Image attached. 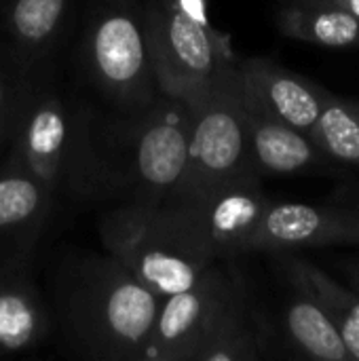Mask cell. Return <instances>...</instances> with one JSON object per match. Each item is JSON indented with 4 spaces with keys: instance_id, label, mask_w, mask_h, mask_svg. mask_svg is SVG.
Listing matches in <instances>:
<instances>
[{
    "instance_id": "15",
    "label": "cell",
    "mask_w": 359,
    "mask_h": 361,
    "mask_svg": "<svg viewBox=\"0 0 359 361\" xmlns=\"http://www.w3.org/2000/svg\"><path fill=\"white\" fill-rule=\"evenodd\" d=\"M28 260L0 262V357L36 349L51 330V317Z\"/></svg>"
},
{
    "instance_id": "21",
    "label": "cell",
    "mask_w": 359,
    "mask_h": 361,
    "mask_svg": "<svg viewBox=\"0 0 359 361\" xmlns=\"http://www.w3.org/2000/svg\"><path fill=\"white\" fill-rule=\"evenodd\" d=\"M44 70L23 61L0 38V157L6 154L25 102Z\"/></svg>"
},
{
    "instance_id": "7",
    "label": "cell",
    "mask_w": 359,
    "mask_h": 361,
    "mask_svg": "<svg viewBox=\"0 0 359 361\" xmlns=\"http://www.w3.org/2000/svg\"><path fill=\"white\" fill-rule=\"evenodd\" d=\"M76 133L78 104L66 102L42 74L25 102L4 157L28 169L55 199L57 195H72Z\"/></svg>"
},
{
    "instance_id": "9",
    "label": "cell",
    "mask_w": 359,
    "mask_h": 361,
    "mask_svg": "<svg viewBox=\"0 0 359 361\" xmlns=\"http://www.w3.org/2000/svg\"><path fill=\"white\" fill-rule=\"evenodd\" d=\"M169 203L180 209L203 252L216 262L245 254L271 199L260 178H245L218 186L201 197Z\"/></svg>"
},
{
    "instance_id": "20",
    "label": "cell",
    "mask_w": 359,
    "mask_h": 361,
    "mask_svg": "<svg viewBox=\"0 0 359 361\" xmlns=\"http://www.w3.org/2000/svg\"><path fill=\"white\" fill-rule=\"evenodd\" d=\"M311 140L339 167L359 169V102L328 93Z\"/></svg>"
},
{
    "instance_id": "1",
    "label": "cell",
    "mask_w": 359,
    "mask_h": 361,
    "mask_svg": "<svg viewBox=\"0 0 359 361\" xmlns=\"http://www.w3.org/2000/svg\"><path fill=\"white\" fill-rule=\"evenodd\" d=\"M188 127L190 106L169 95L133 110L78 104L72 197L167 201L186 171Z\"/></svg>"
},
{
    "instance_id": "16",
    "label": "cell",
    "mask_w": 359,
    "mask_h": 361,
    "mask_svg": "<svg viewBox=\"0 0 359 361\" xmlns=\"http://www.w3.org/2000/svg\"><path fill=\"white\" fill-rule=\"evenodd\" d=\"M267 355V330L243 283L193 361H256Z\"/></svg>"
},
{
    "instance_id": "2",
    "label": "cell",
    "mask_w": 359,
    "mask_h": 361,
    "mask_svg": "<svg viewBox=\"0 0 359 361\" xmlns=\"http://www.w3.org/2000/svg\"><path fill=\"white\" fill-rule=\"evenodd\" d=\"M161 298L116 258L89 254L59 277L57 315L66 345L93 361H140Z\"/></svg>"
},
{
    "instance_id": "6",
    "label": "cell",
    "mask_w": 359,
    "mask_h": 361,
    "mask_svg": "<svg viewBox=\"0 0 359 361\" xmlns=\"http://www.w3.org/2000/svg\"><path fill=\"white\" fill-rule=\"evenodd\" d=\"M188 106L186 171L178 190L167 201H188L218 186L258 178L250 159L237 68L212 91L188 102Z\"/></svg>"
},
{
    "instance_id": "11",
    "label": "cell",
    "mask_w": 359,
    "mask_h": 361,
    "mask_svg": "<svg viewBox=\"0 0 359 361\" xmlns=\"http://www.w3.org/2000/svg\"><path fill=\"white\" fill-rule=\"evenodd\" d=\"M239 80V70H237ZM239 97L245 116L250 159L256 176L262 178H288V176H307L334 171V165L322 148L311 140L309 133H303L284 121L269 114L260 108L241 87Z\"/></svg>"
},
{
    "instance_id": "13",
    "label": "cell",
    "mask_w": 359,
    "mask_h": 361,
    "mask_svg": "<svg viewBox=\"0 0 359 361\" xmlns=\"http://www.w3.org/2000/svg\"><path fill=\"white\" fill-rule=\"evenodd\" d=\"M55 197L19 163L0 159V262L30 258Z\"/></svg>"
},
{
    "instance_id": "3",
    "label": "cell",
    "mask_w": 359,
    "mask_h": 361,
    "mask_svg": "<svg viewBox=\"0 0 359 361\" xmlns=\"http://www.w3.org/2000/svg\"><path fill=\"white\" fill-rule=\"evenodd\" d=\"M99 235L108 254L161 300L190 288L214 262L169 201L116 203Z\"/></svg>"
},
{
    "instance_id": "12",
    "label": "cell",
    "mask_w": 359,
    "mask_h": 361,
    "mask_svg": "<svg viewBox=\"0 0 359 361\" xmlns=\"http://www.w3.org/2000/svg\"><path fill=\"white\" fill-rule=\"evenodd\" d=\"M237 70L243 91L260 108L286 125L311 133L328 89L269 57H239Z\"/></svg>"
},
{
    "instance_id": "19",
    "label": "cell",
    "mask_w": 359,
    "mask_h": 361,
    "mask_svg": "<svg viewBox=\"0 0 359 361\" xmlns=\"http://www.w3.org/2000/svg\"><path fill=\"white\" fill-rule=\"evenodd\" d=\"M292 294L284 307V334L290 347L309 360L349 361L353 360L339 328L322 305L305 290L288 283Z\"/></svg>"
},
{
    "instance_id": "18",
    "label": "cell",
    "mask_w": 359,
    "mask_h": 361,
    "mask_svg": "<svg viewBox=\"0 0 359 361\" xmlns=\"http://www.w3.org/2000/svg\"><path fill=\"white\" fill-rule=\"evenodd\" d=\"M284 36L326 49L359 47V19L326 0H286L277 11Z\"/></svg>"
},
{
    "instance_id": "22",
    "label": "cell",
    "mask_w": 359,
    "mask_h": 361,
    "mask_svg": "<svg viewBox=\"0 0 359 361\" xmlns=\"http://www.w3.org/2000/svg\"><path fill=\"white\" fill-rule=\"evenodd\" d=\"M326 2H332V4H336V6L349 11L351 15H355L359 19V0H326Z\"/></svg>"
},
{
    "instance_id": "5",
    "label": "cell",
    "mask_w": 359,
    "mask_h": 361,
    "mask_svg": "<svg viewBox=\"0 0 359 361\" xmlns=\"http://www.w3.org/2000/svg\"><path fill=\"white\" fill-rule=\"evenodd\" d=\"M144 27L161 95L188 104L237 68L239 55L212 23L207 0H144Z\"/></svg>"
},
{
    "instance_id": "14",
    "label": "cell",
    "mask_w": 359,
    "mask_h": 361,
    "mask_svg": "<svg viewBox=\"0 0 359 361\" xmlns=\"http://www.w3.org/2000/svg\"><path fill=\"white\" fill-rule=\"evenodd\" d=\"M74 23L76 0H0V38L34 68H49Z\"/></svg>"
},
{
    "instance_id": "24",
    "label": "cell",
    "mask_w": 359,
    "mask_h": 361,
    "mask_svg": "<svg viewBox=\"0 0 359 361\" xmlns=\"http://www.w3.org/2000/svg\"><path fill=\"white\" fill-rule=\"evenodd\" d=\"M358 201H359V190H358ZM353 205H355V203H353ZM355 207H359V203H358V205H355Z\"/></svg>"
},
{
    "instance_id": "8",
    "label": "cell",
    "mask_w": 359,
    "mask_h": 361,
    "mask_svg": "<svg viewBox=\"0 0 359 361\" xmlns=\"http://www.w3.org/2000/svg\"><path fill=\"white\" fill-rule=\"evenodd\" d=\"M229 262H212L190 288L161 300L140 361H193L195 351L245 283Z\"/></svg>"
},
{
    "instance_id": "4",
    "label": "cell",
    "mask_w": 359,
    "mask_h": 361,
    "mask_svg": "<svg viewBox=\"0 0 359 361\" xmlns=\"http://www.w3.org/2000/svg\"><path fill=\"white\" fill-rule=\"evenodd\" d=\"M76 59L104 106L133 110L161 93L152 74L144 0H76Z\"/></svg>"
},
{
    "instance_id": "10",
    "label": "cell",
    "mask_w": 359,
    "mask_h": 361,
    "mask_svg": "<svg viewBox=\"0 0 359 361\" xmlns=\"http://www.w3.org/2000/svg\"><path fill=\"white\" fill-rule=\"evenodd\" d=\"M317 247H359V207L271 199L245 254H284Z\"/></svg>"
},
{
    "instance_id": "17",
    "label": "cell",
    "mask_w": 359,
    "mask_h": 361,
    "mask_svg": "<svg viewBox=\"0 0 359 361\" xmlns=\"http://www.w3.org/2000/svg\"><path fill=\"white\" fill-rule=\"evenodd\" d=\"M284 277L288 283L305 290L313 296L322 309L330 315L339 328L349 353L359 361V294L353 288H345L324 269L313 264L307 258L296 256L294 252L277 254Z\"/></svg>"
},
{
    "instance_id": "23",
    "label": "cell",
    "mask_w": 359,
    "mask_h": 361,
    "mask_svg": "<svg viewBox=\"0 0 359 361\" xmlns=\"http://www.w3.org/2000/svg\"><path fill=\"white\" fill-rule=\"evenodd\" d=\"M351 281H353V290L359 294V271H353V273H351Z\"/></svg>"
}]
</instances>
